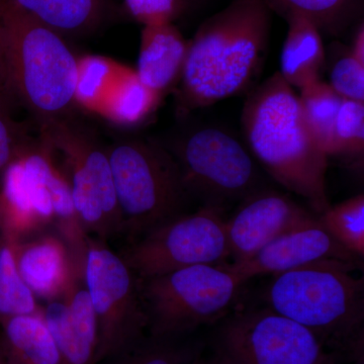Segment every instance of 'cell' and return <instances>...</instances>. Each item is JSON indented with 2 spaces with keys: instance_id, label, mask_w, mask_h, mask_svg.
Here are the masks:
<instances>
[{
  "instance_id": "7c38bea8",
  "label": "cell",
  "mask_w": 364,
  "mask_h": 364,
  "mask_svg": "<svg viewBox=\"0 0 364 364\" xmlns=\"http://www.w3.org/2000/svg\"><path fill=\"white\" fill-rule=\"evenodd\" d=\"M360 260L332 237L316 217L282 234L249 259L227 265L247 282L258 275L279 274L314 263L342 261L360 264Z\"/></svg>"
},
{
  "instance_id": "d6a6232c",
  "label": "cell",
  "mask_w": 364,
  "mask_h": 364,
  "mask_svg": "<svg viewBox=\"0 0 364 364\" xmlns=\"http://www.w3.org/2000/svg\"><path fill=\"white\" fill-rule=\"evenodd\" d=\"M2 223H1V214H0V229H1Z\"/></svg>"
},
{
  "instance_id": "d6986e66",
  "label": "cell",
  "mask_w": 364,
  "mask_h": 364,
  "mask_svg": "<svg viewBox=\"0 0 364 364\" xmlns=\"http://www.w3.org/2000/svg\"><path fill=\"white\" fill-rule=\"evenodd\" d=\"M0 344L9 364H63L41 314L1 318Z\"/></svg>"
},
{
  "instance_id": "6da1fadb",
  "label": "cell",
  "mask_w": 364,
  "mask_h": 364,
  "mask_svg": "<svg viewBox=\"0 0 364 364\" xmlns=\"http://www.w3.org/2000/svg\"><path fill=\"white\" fill-rule=\"evenodd\" d=\"M267 0H232L189 41L178 112L188 114L245 90L264 56L272 23Z\"/></svg>"
},
{
  "instance_id": "3957f363",
  "label": "cell",
  "mask_w": 364,
  "mask_h": 364,
  "mask_svg": "<svg viewBox=\"0 0 364 364\" xmlns=\"http://www.w3.org/2000/svg\"><path fill=\"white\" fill-rule=\"evenodd\" d=\"M360 264L325 261L275 274L269 308L312 331L327 347L359 352L364 316Z\"/></svg>"
},
{
  "instance_id": "ac0fdd59",
  "label": "cell",
  "mask_w": 364,
  "mask_h": 364,
  "mask_svg": "<svg viewBox=\"0 0 364 364\" xmlns=\"http://www.w3.org/2000/svg\"><path fill=\"white\" fill-rule=\"evenodd\" d=\"M0 7L28 14L62 37L92 32L107 14V0H0Z\"/></svg>"
},
{
  "instance_id": "f546056e",
  "label": "cell",
  "mask_w": 364,
  "mask_h": 364,
  "mask_svg": "<svg viewBox=\"0 0 364 364\" xmlns=\"http://www.w3.org/2000/svg\"><path fill=\"white\" fill-rule=\"evenodd\" d=\"M6 77V69H4V28L0 23V77Z\"/></svg>"
},
{
  "instance_id": "ffe728a7",
  "label": "cell",
  "mask_w": 364,
  "mask_h": 364,
  "mask_svg": "<svg viewBox=\"0 0 364 364\" xmlns=\"http://www.w3.org/2000/svg\"><path fill=\"white\" fill-rule=\"evenodd\" d=\"M273 13L306 16L321 33L339 36L360 20L363 0H267Z\"/></svg>"
},
{
  "instance_id": "52a82bcc",
  "label": "cell",
  "mask_w": 364,
  "mask_h": 364,
  "mask_svg": "<svg viewBox=\"0 0 364 364\" xmlns=\"http://www.w3.org/2000/svg\"><path fill=\"white\" fill-rule=\"evenodd\" d=\"M82 279L97 318L95 364L148 334V321L135 273L105 242L86 237Z\"/></svg>"
},
{
  "instance_id": "1f68e13d",
  "label": "cell",
  "mask_w": 364,
  "mask_h": 364,
  "mask_svg": "<svg viewBox=\"0 0 364 364\" xmlns=\"http://www.w3.org/2000/svg\"><path fill=\"white\" fill-rule=\"evenodd\" d=\"M0 364H9L6 354H4V349H2L1 344H0Z\"/></svg>"
},
{
  "instance_id": "603a6c76",
  "label": "cell",
  "mask_w": 364,
  "mask_h": 364,
  "mask_svg": "<svg viewBox=\"0 0 364 364\" xmlns=\"http://www.w3.org/2000/svg\"><path fill=\"white\" fill-rule=\"evenodd\" d=\"M2 235L0 239V320L16 316L40 315L42 306L18 272L11 240L6 235Z\"/></svg>"
},
{
  "instance_id": "f1b7e54d",
  "label": "cell",
  "mask_w": 364,
  "mask_h": 364,
  "mask_svg": "<svg viewBox=\"0 0 364 364\" xmlns=\"http://www.w3.org/2000/svg\"><path fill=\"white\" fill-rule=\"evenodd\" d=\"M350 54L360 63L364 64V26L363 23L358 26L355 36H354L353 43H352V49Z\"/></svg>"
},
{
  "instance_id": "277c9868",
  "label": "cell",
  "mask_w": 364,
  "mask_h": 364,
  "mask_svg": "<svg viewBox=\"0 0 364 364\" xmlns=\"http://www.w3.org/2000/svg\"><path fill=\"white\" fill-rule=\"evenodd\" d=\"M6 78L41 123L63 119L77 98L79 63L63 37L28 14L0 7Z\"/></svg>"
},
{
  "instance_id": "9c48e42d",
  "label": "cell",
  "mask_w": 364,
  "mask_h": 364,
  "mask_svg": "<svg viewBox=\"0 0 364 364\" xmlns=\"http://www.w3.org/2000/svg\"><path fill=\"white\" fill-rule=\"evenodd\" d=\"M119 255L139 279L193 265L223 264L230 251L222 208L208 205L176 215L129 241Z\"/></svg>"
},
{
  "instance_id": "4fadbf2b",
  "label": "cell",
  "mask_w": 364,
  "mask_h": 364,
  "mask_svg": "<svg viewBox=\"0 0 364 364\" xmlns=\"http://www.w3.org/2000/svg\"><path fill=\"white\" fill-rule=\"evenodd\" d=\"M315 215L289 196L274 191L252 193L226 221L231 263L242 262Z\"/></svg>"
},
{
  "instance_id": "30bf717a",
  "label": "cell",
  "mask_w": 364,
  "mask_h": 364,
  "mask_svg": "<svg viewBox=\"0 0 364 364\" xmlns=\"http://www.w3.org/2000/svg\"><path fill=\"white\" fill-rule=\"evenodd\" d=\"M215 364H338L334 352L304 326L272 309L237 314L222 326Z\"/></svg>"
},
{
  "instance_id": "7402d4cb",
  "label": "cell",
  "mask_w": 364,
  "mask_h": 364,
  "mask_svg": "<svg viewBox=\"0 0 364 364\" xmlns=\"http://www.w3.org/2000/svg\"><path fill=\"white\" fill-rule=\"evenodd\" d=\"M299 91V105L306 126L327 156H331L335 121L343 98L321 80Z\"/></svg>"
},
{
  "instance_id": "e0dca14e",
  "label": "cell",
  "mask_w": 364,
  "mask_h": 364,
  "mask_svg": "<svg viewBox=\"0 0 364 364\" xmlns=\"http://www.w3.org/2000/svg\"><path fill=\"white\" fill-rule=\"evenodd\" d=\"M287 33L280 55L279 74L299 90L320 80L325 63L322 33L315 23L299 14L287 16Z\"/></svg>"
},
{
  "instance_id": "44dd1931",
  "label": "cell",
  "mask_w": 364,
  "mask_h": 364,
  "mask_svg": "<svg viewBox=\"0 0 364 364\" xmlns=\"http://www.w3.org/2000/svg\"><path fill=\"white\" fill-rule=\"evenodd\" d=\"M203 345L183 336L146 334L129 348L98 364H191L200 358Z\"/></svg>"
},
{
  "instance_id": "484cf974",
  "label": "cell",
  "mask_w": 364,
  "mask_h": 364,
  "mask_svg": "<svg viewBox=\"0 0 364 364\" xmlns=\"http://www.w3.org/2000/svg\"><path fill=\"white\" fill-rule=\"evenodd\" d=\"M343 100L364 102V64L349 53L333 65L330 83Z\"/></svg>"
},
{
  "instance_id": "ba28073f",
  "label": "cell",
  "mask_w": 364,
  "mask_h": 364,
  "mask_svg": "<svg viewBox=\"0 0 364 364\" xmlns=\"http://www.w3.org/2000/svg\"><path fill=\"white\" fill-rule=\"evenodd\" d=\"M44 141L63 158L72 200L86 236L109 243L122 235V215L107 149L65 119L42 124Z\"/></svg>"
},
{
  "instance_id": "5bb4252c",
  "label": "cell",
  "mask_w": 364,
  "mask_h": 364,
  "mask_svg": "<svg viewBox=\"0 0 364 364\" xmlns=\"http://www.w3.org/2000/svg\"><path fill=\"white\" fill-rule=\"evenodd\" d=\"M11 242L21 277L36 298L46 303L63 296L82 277L83 268L59 232L43 231Z\"/></svg>"
},
{
  "instance_id": "4dcf8cb0",
  "label": "cell",
  "mask_w": 364,
  "mask_h": 364,
  "mask_svg": "<svg viewBox=\"0 0 364 364\" xmlns=\"http://www.w3.org/2000/svg\"><path fill=\"white\" fill-rule=\"evenodd\" d=\"M191 364H215V363L214 360H205V359L202 358V356H200Z\"/></svg>"
},
{
  "instance_id": "8992f818",
  "label": "cell",
  "mask_w": 364,
  "mask_h": 364,
  "mask_svg": "<svg viewBox=\"0 0 364 364\" xmlns=\"http://www.w3.org/2000/svg\"><path fill=\"white\" fill-rule=\"evenodd\" d=\"M245 282L227 264L193 265L139 279L148 334L183 336L215 322Z\"/></svg>"
},
{
  "instance_id": "5b68a950",
  "label": "cell",
  "mask_w": 364,
  "mask_h": 364,
  "mask_svg": "<svg viewBox=\"0 0 364 364\" xmlns=\"http://www.w3.org/2000/svg\"><path fill=\"white\" fill-rule=\"evenodd\" d=\"M129 241L182 214L189 195L178 164L162 146L124 140L107 149Z\"/></svg>"
},
{
  "instance_id": "83f0119b",
  "label": "cell",
  "mask_w": 364,
  "mask_h": 364,
  "mask_svg": "<svg viewBox=\"0 0 364 364\" xmlns=\"http://www.w3.org/2000/svg\"><path fill=\"white\" fill-rule=\"evenodd\" d=\"M18 127L0 102V176L28 146L21 143Z\"/></svg>"
},
{
  "instance_id": "d4e9b609",
  "label": "cell",
  "mask_w": 364,
  "mask_h": 364,
  "mask_svg": "<svg viewBox=\"0 0 364 364\" xmlns=\"http://www.w3.org/2000/svg\"><path fill=\"white\" fill-rule=\"evenodd\" d=\"M364 150V102L343 100L336 121L331 156L359 157Z\"/></svg>"
},
{
  "instance_id": "2e32d148",
  "label": "cell",
  "mask_w": 364,
  "mask_h": 364,
  "mask_svg": "<svg viewBox=\"0 0 364 364\" xmlns=\"http://www.w3.org/2000/svg\"><path fill=\"white\" fill-rule=\"evenodd\" d=\"M189 42L172 23L144 26L136 74L160 97L181 80Z\"/></svg>"
},
{
  "instance_id": "cb8c5ba5",
  "label": "cell",
  "mask_w": 364,
  "mask_h": 364,
  "mask_svg": "<svg viewBox=\"0 0 364 364\" xmlns=\"http://www.w3.org/2000/svg\"><path fill=\"white\" fill-rule=\"evenodd\" d=\"M318 222L347 250L363 259L364 255V196L329 207L318 215Z\"/></svg>"
},
{
  "instance_id": "4316f807",
  "label": "cell",
  "mask_w": 364,
  "mask_h": 364,
  "mask_svg": "<svg viewBox=\"0 0 364 364\" xmlns=\"http://www.w3.org/2000/svg\"><path fill=\"white\" fill-rule=\"evenodd\" d=\"M132 16L144 26L172 23L184 0H124Z\"/></svg>"
},
{
  "instance_id": "9a60e30c",
  "label": "cell",
  "mask_w": 364,
  "mask_h": 364,
  "mask_svg": "<svg viewBox=\"0 0 364 364\" xmlns=\"http://www.w3.org/2000/svg\"><path fill=\"white\" fill-rule=\"evenodd\" d=\"M41 316L63 364H95L97 318L82 277L76 279L63 296L47 301Z\"/></svg>"
},
{
  "instance_id": "7a4b0ae2",
  "label": "cell",
  "mask_w": 364,
  "mask_h": 364,
  "mask_svg": "<svg viewBox=\"0 0 364 364\" xmlns=\"http://www.w3.org/2000/svg\"><path fill=\"white\" fill-rule=\"evenodd\" d=\"M249 152L274 181L306 198L318 215L330 207L327 154L306 126L299 95L279 72L249 95L241 116Z\"/></svg>"
},
{
  "instance_id": "8fae6325",
  "label": "cell",
  "mask_w": 364,
  "mask_h": 364,
  "mask_svg": "<svg viewBox=\"0 0 364 364\" xmlns=\"http://www.w3.org/2000/svg\"><path fill=\"white\" fill-rule=\"evenodd\" d=\"M171 154L189 193L205 196L210 205L221 207L255 191L258 171L254 158L226 131L207 127L193 132Z\"/></svg>"
}]
</instances>
